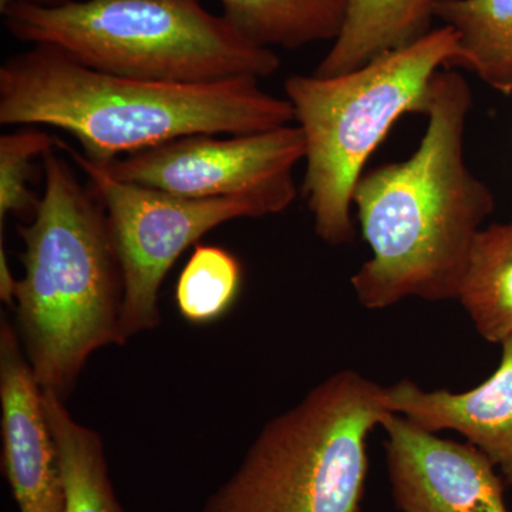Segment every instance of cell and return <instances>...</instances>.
Segmentation results:
<instances>
[{
    "mask_svg": "<svg viewBox=\"0 0 512 512\" xmlns=\"http://www.w3.org/2000/svg\"><path fill=\"white\" fill-rule=\"evenodd\" d=\"M471 107L467 80L454 70L437 72L420 146L407 160L360 177L353 205L372 256L352 286L366 309L457 299L474 239L495 208L493 191L466 161Z\"/></svg>",
    "mask_w": 512,
    "mask_h": 512,
    "instance_id": "1",
    "label": "cell"
},
{
    "mask_svg": "<svg viewBox=\"0 0 512 512\" xmlns=\"http://www.w3.org/2000/svg\"><path fill=\"white\" fill-rule=\"evenodd\" d=\"M261 80L165 83L97 72L52 46L36 45L0 67V123L50 126L107 165L197 134H249L295 123L288 99Z\"/></svg>",
    "mask_w": 512,
    "mask_h": 512,
    "instance_id": "2",
    "label": "cell"
},
{
    "mask_svg": "<svg viewBox=\"0 0 512 512\" xmlns=\"http://www.w3.org/2000/svg\"><path fill=\"white\" fill-rule=\"evenodd\" d=\"M42 160L45 191L18 229L25 274L13 305L37 382L66 400L94 352L127 342L123 276L103 202L55 148Z\"/></svg>",
    "mask_w": 512,
    "mask_h": 512,
    "instance_id": "3",
    "label": "cell"
},
{
    "mask_svg": "<svg viewBox=\"0 0 512 512\" xmlns=\"http://www.w3.org/2000/svg\"><path fill=\"white\" fill-rule=\"evenodd\" d=\"M6 29L20 42L52 46L114 76L165 83L265 79L281 60L255 45L201 0H73L60 6L10 3Z\"/></svg>",
    "mask_w": 512,
    "mask_h": 512,
    "instance_id": "4",
    "label": "cell"
},
{
    "mask_svg": "<svg viewBox=\"0 0 512 512\" xmlns=\"http://www.w3.org/2000/svg\"><path fill=\"white\" fill-rule=\"evenodd\" d=\"M458 53L456 32L441 26L342 76L286 79V99L305 136L302 191L323 242L355 239L353 192L367 160L400 117L424 114L433 77Z\"/></svg>",
    "mask_w": 512,
    "mask_h": 512,
    "instance_id": "5",
    "label": "cell"
},
{
    "mask_svg": "<svg viewBox=\"0 0 512 512\" xmlns=\"http://www.w3.org/2000/svg\"><path fill=\"white\" fill-rule=\"evenodd\" d=\"M387 414L383 386L335 373L265 424L201 512H360L367 439Z\"/></svg>",
    "mask_w": 512,
    "mask_h": 512,
    "instance_id": "6",
    "label": "cell"
},
{
    "mask_svg": "<svg viewBox=\"0 0 512 512\" xmlns=\"http://www.w3.org/2000/svg\"><path fill=\"white\" fill-rule=\"evenodd\" d=\"M103 202L123 276L121 332L127 340L161 323L158 292L175 261L225 222L264 217L251 202L190 200L116 180L104 165L57 141Z\"/></svg>",
    "mask_w": 512,
    "mask_h": 512,
    "instance_id": "7",
    "label": "cell"
},
{
    "mask_svg": "<svg viewBox=\"0 0 512 512\" xmlns=\"http://www.w3.org/2000/svg\"><path fill=\"white\" fill-rule=\"evenodd\" d=\"M218 136L178 138L104 167L123 183L175 197L247 201L264 217L288 210L298 195L293 171L305 160L301 127Z\"/></svg>",
    "mask_w": 512,
    "mask_h": 512,
    "instance_id": "8",
    "label": "cell"
},
{
    "mask_svg": "<svg viewBox=\"0 0 512 512\" xmlns=\"http://www.w3.org/2000/svg\"><path fill=\"white\" fill-rule=\"evenodd\" d=\"M386 464L402 512H510L504 478L483 451L441 439L399 414H387Z\"/></svg>",
    "mask_w": 512,
    "mask_h": 512,
    "instance_id": "9",
    "label": "cell"
},
{
    "mask_svg": "<svg viewBox=\"0 0 512 512\" xmlns=\"http://www.w3.org/2000/svg\"><path fill=\"white\" fill-rule=\"evenodd\" d=\"M3 470L19 512H63L59 450L43 389L8 319L0 325Z\"/></svg>",
    "mask_w": 512,
    "mask_h": 512,
    "instance_id": "10",
    "label": "cell"
},
{
    "mask_svg": "<svg viewBox=\"0 0 512 512\" xmlns=\"http://www.w3.org/2000/svg\"><path fill=\"white\" fill-rule=\"evenodd\" d=\"M500 365L485 382L463 393L424 390L412 380L384 387V404L430 433L453 430L493 461L512 485V336L501 343Z\"/></svg>",
    "mask_w": 512,
    "mask_h": 512,
    "instance_id": "11",
    "label": "cell"
},
{
    "mask_svg": "<svg viewBox=\"0 0 512 512\" xmlns=\"http://www.w3.org/2000/svg\"><path fill=\"white\" fill-rule=\"evenodd\" d=\"M440 0H348L346 18L315 76L336 77L429 35Z\"/></svg>",
    "mask_w": 512,
    "mask_h": 512,
    "instance_id": "12",
    "label": "cell"
},
{
    "mask_svg": "<svg viewBox=\"0 0 512 512\" xmlns=\"http://www.w3.org/2000/svg\"><path fill=\"white\" fill-rule=\"evenodd\" d=\"M436 19L456 32L460 53L453 66L511 96L512 0H440Z\"/></svg>",
    "mask_w": 512,
    "mask_h": 512,
    "instance_id": "13",
    "label": "cell"
},
{
    "mask_svg": "<svg viewBox=\"0 0 512 512\" xmlns=\"http://www.w3.org/2000/svg\"><path fill=\"white\" fill-rule=\"evenodd\" d=\"M222 16L255 45L274 50L335 42L348 0H220Z\"/></svg>",
    "mask_w": 512,
    "mask_h": 512,
    "instance_id": "14",
    "label": "cell"
},
{
    "mask_svg": "<svg viewBox=\"0 0 512 512\" xmlns=\"http://www.w3.org/2000/svg\"><path fill=\"white\" fill-rule=\"evenodd\" d=\"M457 301L481 338L512 336V218L481 229L474 239Z\"/></svg>",
    "mask_w": 512,
    "mask_h": 512,
    "instance_id": "15",
    "label": "cell"
},
{
    "mask_svg": "<svg viewBox=\"0 0 512 512\" xmlns=\"http://www.w3.org/2000/svg\"><path fill=\"white\" fill-rule=\"evenodd\" d=\"M43 403L59 450L63 512H124L100 434L74 420L56 393L43 390Z\"/></svg>",
    "mask_w": 512,
    "mask_h": 512,
    "instance_id": "16",
    "label": "cell"
},
{
    "mask_svg": "<svg viewBox=\"0 0 512 512\" xmlns=\"http://www.w3.org/2000/svg\"><path fill=\"white\" fill-rule=\"evenodd\" d=\"M241 286L237 256L217 245H195L175 286V302L187 322L208 325L231 311Z\"/></svg>",
    "mask_w": 512,
    "mask_h": 512,
    "instance_id": "17",
    "label": "cell"
},
{
    "mask_svg": "<svg viewBox=\"0 0 512 512\" xmlns=\"http://www.w3.org/2000/svg\"><path fill=\"white\" fill-rule=\"evenodd\" d=\"M55 138L36 128L0 137V225L10 214L35 215L39 197L28 187L33 160L55 148Z\"/></svg>",
    "mask_w": 512,
    "mask_h": 512,
    "instance_id": "18",
    "label": "cell"
},
{
    "mask_svg": "<svg viewBox=\"0 0 512 512\" xmlns=\"http://www.w3.org/2000/svg\"><path fill=\"white\" fill-rule=\"evenodd\" d=\"M16 285H18V279L13 276L12 269H10L5 247H3L2 235V241H0V298L8 305H13L15 302Z\"/></svg>",
    "mask_w": 512,
    "mask_h": 512,
    "instance_id": "19",
    "label": "cell"
},
{
    "mask_svg": "<svg viewBox=\"0 0 512 512\" xmlns=\"http://www.w3.org/2000/svg\"><path fill=\"white\" fill-rule=\"evenodd\" d=\"M12 2H15V0H0V12L6 10ZM19 2L32 3V5L39 6H60L73 2V0H19Z\"/></svg>",
    "mask_w": 512,
    "mask_h": 512,
    "instance_id": "20",
    "label": "cell"
}]
</instances>
